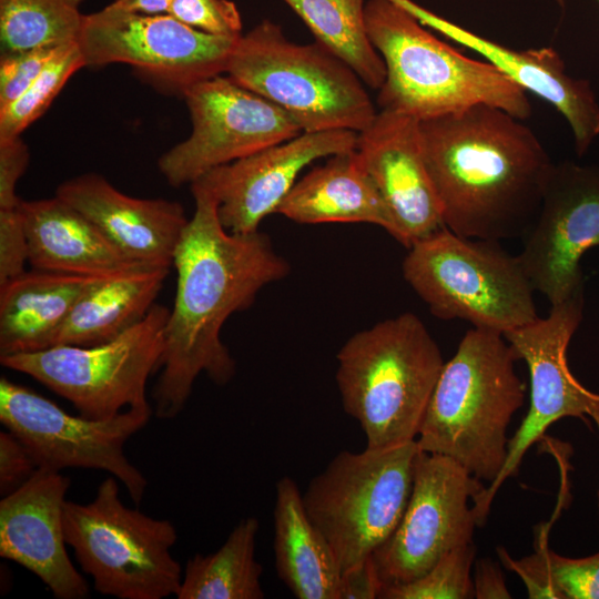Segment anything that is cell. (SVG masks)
Instances as JSON below:
<instances>
[{
	"instance_id": "obj_25",
	"label": "cell",
	"mask_w": 599,
	"mask_h": 599,
	"mask_svg": "<svg viewBox=\"0 0 599 599\" xmlns=\"http://www.w3.org/2000/svg\"><path fill=\"white\" fill-rule=\"evenodd\" d=\"M275 488L273 547L278 578L297 599H339L341 568L306 515L297 485L282 477Z\"/></svg>"
},
{
	"instance_id": "obj_20",
	"label": "cell",
	"mask_w": 599,
	"mask_h": 599,
	"mask_svg": "<svg viewBox=\"0 0 599 599\" xmlns=\"http://www.w3.org/2000/svg\"><path fill=\"white\" fill-rule=\"evenodd\" d=\"M55 196L82 213L132 262L172 267L190 220L179 202L126 195L97 173L62 182Z\"/></svg>"
},
{
	"instance_id": "obj_28",
	"label": "cell",
	"mask_w": 599,
	"mask_h": 599,
	"mask_svg": "<svg viewBox=\"0 0 599 599\" xmlns=\"http://www.w3.org/2000/svg\"><path fill=\"white\" fill-rule=\"evenodd\" d=\"M308 27L316 41L378 90L386 77L382 57L365 24V0H283Z\"/></svg>"
},
{
	"instance_id": "obj_38",
	"label": "cell",
	"mask_w": 599,
	"mask_h": 599,
	"mask_svg": "<svg viewBox=\"0 0 599 599\" xmlns=\"http://www.w3.org/2000/svg\"><path fill=\"white\" fill-rule=\"evenodd\" d=\"M383 583L372 557L341 576L339 599L379 598Z\"/></svg>"
},
{
	"instance_id": "obj_8",
	"label": "cell",
	"mask_w": 599,
	"mask_h": 599,
	"mask_svg": "<svg viewBox=\"0 0 599 599\" xmlns=\"http://www.w3.org/2000/svg\"><path fill=\"white\" fill-rule=\"evenodd\" d=\"M416 440L339 451L302 493L306 515L331 546L342 573L390 537L413 486Z\"/></svg>"
},
{
	"instance_id": "obj_39",
	"label": "cell",
	"mask_w": 599,
	"mask_h": 599,
	"mask_svg": "<svg viewBox=\"0 0 599 599\" xmlns=\"http://www.w3.org/2000/svg\"><path fill=\"white\" fill-rule=\"evenodd\" d=\"M473 582L475 598L477 599L511 598L499 565L489 558L477 561Z\"/></svg>"
},
{
	"instance_id": "obj_14",
	"label": "cell",
	"mask_w": 599,
	"mask_h": 599,
	"mask_svg": "<svg viewBox=\"0 0 599 599\" xmlns=\"http://www.w3.org/2000/svg\"><path fill=\"white\" fill-rule=\"evenodd\" d=\"M183 98L191 134L158 161L160 172L175 187L303 132L284 110L225 73L196 83Z\"/></svg>"
},
{
	"instance_id": "obj_5",
	"label": "cell",
	"mask_w": 599,
	"mask_h": 599,
	"mask_svg": "<svg viewBox=\"0 0 599 599\" xmlns=\"http://www.w3.org/2000/svg\"><path fill=\"white\" fill-rule=\"evenodd\" d=\"M336 358L343 408L359 424L366 447L416 440L445 364L419 317L403 313L359 331Z\"/></svg>"
},
{
	"instance_id": "obj_29",
	"label": "cell",
	"mask_w": 599,
	"mask_h": 599,
	"mask_svg": "<svg viewBox=\"0 0 599 599\" xmlns=\"http://www.w3.org/2000/svg\"><path fill=\"white\" fill-rule=\"evenodd\" d=\"M83 0H0V51L11 54L79 41Z\"/></svg>"
},
{
	"instance_id": "obj_24",
	"label": "cell",
	"mask_w": 599,
	"mask_h": 599,
	"mask_svg": "<svg viewBox=\"0 0 599 599\" xmlns=\"http://www.w3.org/2000/svg\"><path fill=\"white\" fill-rule=\"evenodd\" d=\"M99 278L33 268L0 286V356L52 347L77 302Z\"/></svg>"
},
{
	"instance_id": "obj_13",
	"label": "cell",
	"mask_w": 599,
	"mask_h": 599,
	"mask_svg": "<svg viewBox=\"0 0 599 599\" xmlns=\"http://www.w3.org/2000/svg\"><path fill=\"white\" fill-rule=\"evenodd\" d=\"M583 288L551 305L547 317L504 334L530 376L529 409L509 438L505 465L498 477L473 501L477 525L484 526L500 486L518 471L526 451L547 428L565 417L587 420L599 412V393H593L572 375L567 359L571 337L583 316Z\"/></svg>"
},
{
	"instance_id": "obj_18",
	"label": "cell",
	"mask_w": 599,
	"mask_h": 599,
	"mask_svg": "<svg viewBox=\"0 0 599 599\" xmlns=\"http://www.w3.org/2000/svg\"><path fill=\"white\" fill-rule=\"evenodd\" d=\"M419 122L380 110L358 132L355 149L390 213L395 240L406 248L445 227L424 156Z\"/></svg>"
},
{
	"instance_id": "obj_10",
	"label": "cell",
	"mask_w": 599,
	"mask_h": 599,
	"mask_svg": "<svg viewBox=\"0 0 599 599\" xmlns=\"http://www.w3.org/2000/svg\"><path fill=\"white\" fill-rule=\"evenodd\" d=\"M170 309L154 304L135 325L99 345H55L0 356L2 366L27 374L68 399L80 415L108 419L150 407L149 377L160 369Z\"/></svg>"
},
{
	"instance_id": "obj_9",
	"label": "cell",
	"mask_w": 599,
	"mask_h": 599,
	"mask_svg": "<svg viewBox=\"0 0 599 599\" xmlns=\"http://www.w3.org/2000/svg\"><path fill=\"white\" fill-rule=\"evenodd\" d=\"M65 542L94 589L118 599H163L176 595L183 572L171 555L177 534L119 497L116 478L108 477L91 502L65 500Z\"/></svg>"
},
{
	"instance_id": "obj_27",
	"label": "cell",
	"mask_w": 599,
	"mask_h": 599,
	"mask_svg": "<svg viewBox=\"0 0 599 599\" xmlns=\"http://www.w3.org/2000/svg\"><path fill=\"white\" fill-rule=\"evenodd\" d=\"M258 520L243 518L225 542L209 555L196 554L185 565L177 599H262L263 568L255 557Z\"/></svg>"
},
{
	"instance_id": "obj_15",
	"label": "cell",
	"mask_w": 599,
	"mask_h": 599,
	"mask_svg": "<svg viewBox=\"0 0 599 599\" xmlns=\"http://www.w3.org/2000/svg\"><path fill=\"white\" fill-rule=\"evenodd\" d=\"M485 487L451 458L418 448L404 515L372 556L383 587L412 581L473 542L478 526L473 501Z\"/></svg>"
},
{
	"instance_id": "obj_35",
	"label": "cell",
	"mask_w": 599,
	"mask_h": 599,
	"mask_svg": "<svg viewBox=\"0 0 599 599\" xmlns=\"http://www.w3.org/2000/svg\"><path fill=\"white\" fill-rule=\"evenodd\" d=\"M28 243L19 205L0 209V286L22 274Z\"/></svg>"
},
{
	"instance_id": "obj_37",
	"label": "cell",
	"mask_w": 599,
	"mask_h": 599,
	"mask_svg": "<svg viewBox=\"0 0 599 599\" xmlns=\"http://www.w3.org/2000/svg\"><path fill=\"white\" fill-rule=\"evenodd\" d=\"M29 160V149L21 135L0 138V209H14L20 204L16 187Z\"/></svg>"
},
{
	"instance_id": "obj_36",
	"label": "cell",
	"mask_w": 599,
	"mask_h": 599,
	"mask_svg": "<svg viewBox=\"0 0 599 599\" xmlns=\"http://www.w3.org/2000/svg\"><path fill=\"white\" fill-rule=\"evenodd\" d=\"M38 469L22 441L10 430L0 433V493L6 496L23 485Z\"/></svg>"
},
{
	"instance_id": "obj_1",
	"label": "cell",
	"mask_w": 599,
	"mask_h": 599,
	"mask_svg": "<svg viewBox=\"0 0 599 599\" xmlns=\"http://www.w3.org/2000/svg\"><path fill=\"white\" fill-rule=\"evenodd\" d=\"M191 191L195 211L173 257L176 292L161 374L152 390L153 412L160 419L174 418L184 409L200 374L217 385L233 378L236 364L221 339L224 323L291 270L266 234L231 233L222 225L217 199L202 180L191 183Z\"/></svg>"
},
{
	"instance_id": "obj_32",
	"label": "cell",
	"mask_w": 599,
	"mask_h": 599,
	"mask_svg": "<svg viewBox=\"0 0 599 599\" xmlns=\"http://www.w3.org/2000/svg\"><path fill=\"white\" fill-rule=\"evenodd\" d=\"M476 556L473 542L441 557L420 577L383 587L380 599H471L475 598L471 566Z\"/></svg>"
},
{
	"instance_id": "obj_2",
	"label": "cell",
	"mask_w": 599,
	"mask_h": 599,
	"mask_svg": "<svg viewBox=\"0 0 599 599\" xmlns=\"http://www.w3.org/2000/svg\"><path fill=\"white\" fill-rule=\"evenodd\" d=\"M419 126L445 226L469 238L522 237L555 164L522 120L479 104Z\"/></svg>"
},
{
	"instance_id": "obj_23",
	"label": "cell",
	"mask_w": 599,
	"mask_h": 599,
	"mask_svg": "<svg viewBox=\"0 0 599 599\" xmlns=\"http://www.w3.org/2000/svg\"><path fill=\"white\" fill-rule=\"evenodd\" d=\"M276 213L301 224L369 223L396 235L390 213L356 150L332 155L297 180Z\"/></svg>"
},
{
	"instance_id": "obj_7",
	"label": "cell",
	"mask_w": 599,
	"mask_h": 599,
	"mask_svg": "<svg viewBox=\"0 0 599 599\" xmlns=\"http://www.w3.org/2000/svg\"><path fill=\"white\" fill-rule=\"evenodd\" d=\"M407 250L403 276L437 318L504 335L539 317L518 255L499 242L464 237L445 226Z\"/></svg>"
},
{
	"instance_id": "obj_41",
	"label": "cell",
	"mask_w": 599,
	"mask_h": 599,
	"mask_svg": "<svg viewBox=\"0 0 599 599\" xmlns=\"http://www.w3.org/2000/svg\"><path fill=\"white\" fill-rule=\"evenodd\" d=\"M592 419L595 420L597 428L599 429V412L593 415ZM598 507H599V490H598Z\"/></svg>"
},
{
	"instance_id": "obj_22",
	"label": "cell",
	"mask_w": 599,
	"mask_h": 599,
	"mask_svg": "<svg viewBox=\"0 0 599 599\" xmlns=\"http://www.w3.org/2000/svg\"><path fill=\"white\" fill-rule=\"evenodd\" d=\"M19 211L33 268L108 277L145 266L124 256L90 220L55 195L21 200Z\"/></svg>"
},
{
	"instance_id": "obj_19",
	"label": "cell",
	"mask_w": 599,
	"mask_h": 599,
	"mask_svg": "<svg viewBox=\"0 0 599 599\" xmlns=\"http://www.w3.org/2000/svg\"><path fill=\"white\" fill-rule=\"evenodd\" d=\"M70 478L38 468L0 500V556L34 573L58 599H83L89 586L71 562L63 528Z\"/></svg>"
},
{
	"instance_id": "obj_40",
	"label": "cell",
	"mask_w": 599,
	"mask_h": 599,
	"mask_svg": "<svg viewBox=\"0 0 599 599\" xmlns=\"http://www.w3.org/2000/svg\"><path fill=\"white\" fill-rule=\"evenodd\" d=\"M172 0H113L115 6L136 13L164 14L169 12Z\"/></svg>"
},
{
	"instance_id": "obj_21",
	"label": "cell",
	"mask_w": 599,
	"mask_h": 599,
	"mask_svg": "<svg viewBox=\"0 0 599 599\" xmlns=\"http://www.w3.org/2000/svg\"><path fill=\"white\" fill-rule=\"evenodd\" d=\"M393 1L424 26L477 52L526 92L555 106L571 129L578 156H582L599 136V103L589 81L570 77L552 48L510 49L463 29L412 0Z\"/></svg>"
},
{
	"instance_id": "obj_6",
	"label": "cell",
	"mask_w": 599,
	"mask_h": 599,
	"mask_svg": "<svg viewBox=\"0 0 599 599\" xmlns=\"http://www.w3.org/2000/svg\"><path fill=\"white\" fill-rule=\"evenodd\" d=\"M225 74L284 110L303 132H362L377 113L346 62L316 40L292 42L270 20L236 40Z\"/></svg>"
},
{
	"instance_id": "obj_4",
	"label": "cell",
	"mask_w": 599,
	"mask_h": 599,
	"mask_svg": "<svg viewBox=\"0 0 599 599\" xmlns=\"http://www.w3.org/2000/svg\"><path fill=\"white\" fill-rule=\"evenodd\" d=\"M368 38L383 59L380 110L419 121L486 104L525 120L527 92L487 61L470 59L439 40L393 0H367Z\"/></svg>"
},
{
	"instance_id": "obj_42",
	"label": "cell",
	"mask_w": 599,
	"mask_h": 599,
	"mask_svg": "<svg viewBox=\"0 0 599 599\" xmlns=\"http://www.w3.org/2000/svg\"><path fill=\"white\" fill-rule=\"evenodd\" d=\"M556 1H557L560 6H562L565 0H556ZM598 1H599V0H598Z\"/></svg>"
},
{
	"instance_id": "obj_34",
	"label": "cell",
	"mask_w": 599,
	"mask_h": 599,
	"mask_svg": "<svg viewBox=\"0 0 599 599\" xmlns=\"http://www.w3.org/2000/svg\"><path fill=\"white\" fill-rule=\"evenodd\" d=\"M60 48H41L0 57V110L14 102L29 88Z\"/></svg>"
},
{
	"instance_id": "obj_12",
	"label": "cell",
	"mask_w": 599,
	"mask_h": 599,
	"mask_svg": "<svg viewBox=\"0 0 599 599\" xmlns=\"http://www.w3.org/2000/svg\"><path fill=\"white\" fill-rule=\"evenodd\" d=\"M152 407L126 408L108 419L73 416L34 390L0 378V422L27 447L38 468L105 470L138 505L148 487L143 474L124 454V445L146 426Z\"/></svg>"
},
{
	"instance_id": "obj_11",
	"label": "cell",
	"mask_w": 599,
	"mask_h": 599,
	"mask_svg": "<svg viewBox=\"0 0 599 599\" xmlns=\"http://www.w3.org/2000/svg\"><path fill=\"white\" fill-rule=\"evenodd\" d=\"M237 39L199 31L169 13H136L111 2L84 14L78 43L85 67L124 63L159 90L183 97L225 73Z\"/></svg>"
},
{
	"instance_id": "obj_17",
	"label": "cell",
	"mask_w": 599,
	"mask_h": 599,
	"mask_svg": "<svg viewBox=\"0 0 599 599\" xmlns=\"http://www.w3.org/2000/svg\"><path fill=\"white\" fill-rule=\"evenodd\" d=\"M358 132H302L248 156L217 166L197 180L214 192L222 225L231 233L258 231L314 161L356 149Z\"/></svg>"
},
{
	"instance_id": "obj_16",
	"label": "cell",
	"mask_w": 599,
	"mask_h": 599,
	"mask_svg": "<svg viewBox=\"0 0 599 599\" xmlns=\"http://www.w3.org/2000/svg\"><path fill=\"white\" fill-rule=\"evenodd\" d=\"M518 258L550 305L583 288L582 255L599 247V167L554 164L538 214Z\"/></svg>"
},
{
	"instance_id": "obj_33",
	"label": "cell",
	"mask_w": 599,
	"mask_h": 599,
	"mask_svg": "<svg viewBox=\"0 0 599 599\" xmlns=\"http://www.w3.org/2000/svg\"><path fill=\"white\" fill-rule=\"evenodd\" d=\"M167 13L209 34L230 38L242 35L241 14L231 0H172Z\"/></svg>"
},
{
	"instance_id": "obj_3",
	"label": "cell",
	"mask_w": 599,
	"mask_h": 599,
	"mask_svg": "<svg viewBox=\"0 0 599 599\" xmlns=\"http://www.w3.org/2000/svg\"><path fill=\"white\" fill-rule=\"evenodd\" d=\"M517 361L501 333L467 331L443 366L416 438L418 448L451 458L491 484L507 458L510 420L526 396Z\"/></svg>"
},
{
	"instance_id": "obj_26",
	"label": "cell",
	"mask_w": 599,
	"mask_h": 599,
	"mask_svg": "<svg viewBox=\"0 0 599 599\" xmlns=\"http://www.w3.org/2000/svg\"><path fill=\"white\" fill-rule=\"evenodd\" d=\"M169 272L145 265L99 278L77 302L53 346H92L118 337L149 313Z\"/></svg>"
},
{
	"instance_id": "obj_31",
	"label": "cell",
	"mask_w": 599,
	"mask_h": 599,
	"mask_svg": "<svg viewBox=\"0 0 599 599\" xmlns=\"http://www.w3.org/2000/svg\"><path fill=\"white\" fill-rule=\"evenodd\" d=\"M81 68L85 64L79 43L61 47L29 88L0 110V138L21 135L47 111L68 80Z\"/></svg>"
},
{
	"instance_id": "obj_30",
	"label": "cell",
	"mask_w": 599,
	"mask_h": 599,
	"mask_svg": "<svg viewBox=\"0 0 599 599\" xmlns=\"http://www.w3.org/2000/svg\"><path fill=\"white\" fill-rule=\"evenodd\" d=\"M497 552L506 569L520 577L531 599H599V551L569 558L540 544L520 559H512L501 547Z\"/></svg>"
}]
</instances>
